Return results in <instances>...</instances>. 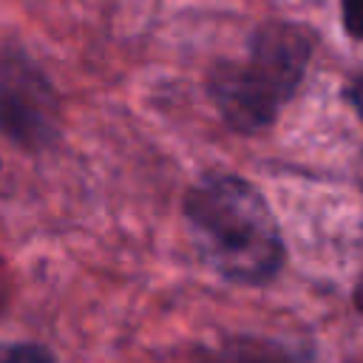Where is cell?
I'll use <instances>...</instances> for the list:
<instances>
[{
  "label": "cell",
  "mask_w": 363,
  "mask_h": 363,
  "mask_svg": "<svg viewBox=\"0 0 363 363\" xmlns=\"http://www.w3.org/2000/svg\"><path fill=\"white\" fill-rule=\"evenodd\" d=\"M199 252L230 281L264 284L284 267V238L264 193L241 176L213 173L184 196Z\"/></svg>",
  "instance_id": "cell-1"
},
{
  "label": "cell",
  "mask_w": 363,
  "mask_h": 363,
  "mask_svg": "<svg viewBox=\"0 0 363 363\" xmlns=\"http://www.w3.org/2000/svg\"><path fill=\"white\" fill-rule=\"evenodd\" d=\"M312 54V34L295 23H267L255 31L247 60L218 62L207 91L224 122L255 133L278 116V108L298 91Z\"/></svg>",
  "instance_id": "cell-2"
},
{
  "label": "cell",
  "mask_w": 363,
  "mask_h": 363,
  "mask_svg": "<svg viewBox=\"0 0 363 363\" xmlns=\"http://www.w3.org/2000/svg\"><path fill=\"white\" fill-rule=\"evenodd\" d=\"M57 130L60 99L48 77L28 57L0 51V136L23 150H43Z\"/></svg>",
  "instance_id": "cell-3"
},
{
  "label": "cell",
  "mask_w": 363,
  "mask_h": 363,
  "mask_svg": "<svg viewBox=\"0 0 363 363\" xmlns=\"http://www.w3.org/2000/svg\"><path fill=\"white\" fill-rule=\"evenodd\" d=\"M196 363H312L309 354L286 340L261 337V335H235L213 349L201 352Z\"/></svg>",
  "instance_id": "cell-4"
},
{
  "label": "cell",
  "mask_w": 363,
  "mask_h": 363,
  "mask_svg": "<svg viewBox=\"0 0 363 363\" xmlns=\"http://www.w3.org/2000/svg\"><path fill=\"white\" fill-rule=\"evenodd\" d=\"M0 363H54V354L37 343L0 346Z\"/></svg>",
  "instance_id": "cell-5"
},
{
  "label": "cell",
  "mask_w": 363,
  "mask_h": 363,
  "mask_svg": "<svg viewBox=\"0 0 363 363\" xmlns=\"http://www.w3.org/2000/svg\"><path fill=\"white\" fill-rule=\"evenodd\" d=\"M340 14L346 34L363 40V0H340Z\"/></svg>",
  "instance_id": "cell-6"
},
{
  "label": "cell",
  "mask_w": 363,
  "mask_h": 363,
  "mask_svg": "<svg viewBox=\"0 0 363 363\" xmlns=\"http://www.w3.org/2000/svg\"><path fill=\"white\" fill-rule=\"evenodd\" d=\"M349 99H352V105H354L357 116L363 119V74H360V77H354V82L349 85Z\"/></svg>",
  "instance_id": "cell-7"
},
{
  "label": "cell",
  "mask_w": 363,
  "mask_h": 363,
  "mask_svg": "<svg viewBox=\"0 0 363 363\" xmlns=\"http://www.w3.org/2000/svg\"><path fill=\"white\" fill-rule=\"evenodd\" d=\"M354 306H357V312L363 315V275L357 278V286H354Z\"/></svg>",
  "instance_id": "cell-8"
}]
</instances>
